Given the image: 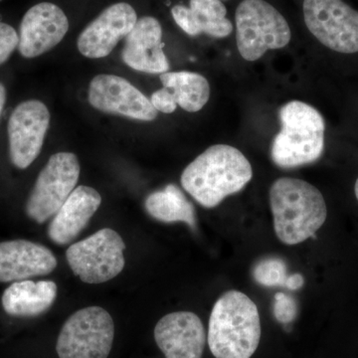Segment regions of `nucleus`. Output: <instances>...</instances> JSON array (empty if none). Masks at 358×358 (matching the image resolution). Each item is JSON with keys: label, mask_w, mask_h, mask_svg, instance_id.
Masks as SVG:
<instances>
[{"label": "nucleus", "mask_w": 358, "mask_h": 358, "mask_svg": "<svg viewBox=\"0 0 358 358\" xmlns=\"http://www.w3.org/2000/svg\"><path fill=\"white\" fill-rule=\"evenodd\" d=\"M171 14L176 24L190 36L207 34L225 38L233 31L227 9L221 0H190L189 7L176 6Z\"/></svg>", "instance_id": "18"}, {"label": "nucleus", "mask_w": 358, "mask_h": 358, "mask_svg": "<svg viewBox=\"0 0 358 358\" xmlns=\"http://www.w3.org/2000/svg\"><path fill=\"white\" fill-rule=\"evenodd\" d=\"M303 20L320 43L343 54L358 52V11L343 0H305Z\"/></svg>", "instance_id": "9"}, {"label": "nucleus", "mask_w": 358, "mask_h": 358, "mask_svg": "<svg viewBox=\"0 0 358 358\" xmlns=\"http://www.w3.org/2000/svg\"><path fill=\"white\" fill-rule=\"evenodd\" d=\"M145 208L160 222H183L192 229L196 228L194 206L176 185H167L162 189L150 193L145 199Z\"/></svg>", "instance_id": "20"}, {"label": "nucleus", "mask_w": 358, "mask_h": 358, "mask_svg": "<svg viewBox=\"0 0 358 358\" xmlns=\"http://www.w3.org/2000/svg\"><path fill=\"white\" fill-rule=\"evenodd\" d=\"M138 21L131 4L119 2L103 11L82 31L77 40L78 50L85 57H107L122 39L126 38Z\"/></svg>", "instance_id": "13"}, {"label": "nucleus", "mask_w": 358, "mask_h": 358, "mask_svg": "<svg viewBox=\"0 0 358 358\" xmlns=\"http://www.w3.org/2000/svg\"><path fill=\"white\" fill-rule=\"evenodd\" d=\"M159 79L164 88L173 94L178 106L186 112H199L210 98L208 81L199 73L166 72L160 74Z\"/></svg>", "instance_id": "21"}, {"label": "nucleus", "mask_w": 358, "mask_h": 358, "mask_svg": "<svg viewBox=\"0 0 358 358\" xmlns=\"http://www.w3.org/2000/svg\"><path fill=\"white\" fill-rule=\"evenodd\" d=\"M126 244L115 230L105 228L71 245L66 252L75 275L87 284H102L117 277L124 267Z\"/></svg>", "instance_id": "7"}, {"label": "nucleus", "mask_w": 358, "mask_h": 358, "mask_svg": "<svg viewBox=\"0 0 358 358\" xmlns=\"http://www.w3.org/2000/svg\"><path fill=\"white\" fill-rule=\"evenodd\" d=\"M0 1H2V0H0Z\"/></svg>", "instance_id": "29"}, {"label": "nucleus", "mask_w": 358, "mask_h": 358, "mask_svg": "<svg viewBox=\"0 0 358 358\" xmlns=\"http://www.w3.org/2000/svg\"><path fill=\"white\" fill-rule=\"evenodd\" d=\"M253 178V169L241 150L214 145L186 166L181 185L205 208L218 206L226 197L241 192Z\"/></svg>", "instance_id": "1"}, {"label": "nucleus", "mask_w": 358, "mask_h": 358, "mask_svg": "<svg viewBox=\"0 0 358 358\" xmlns=\"http://www.w3.org/2000/svg\"><path fill=\"white\" fill-rule=\"evenodd\" d=\"M114 338L110 313L100 307L85 308L66 320L56 352L59 358H108Z\"/></svg>", "instance_id": "6"}, {"label": "nucleus", "mask_w": 358, "mask_h": 358, "mask_svg": "<svg viewBox=\"0 0 358 358\" xmlns=\"http://www.w3.org/2000/svg\"><path fill=\"white\" fill-rule=\"evenodd\" d=\"M273 313L278 322L284 324H289L296 317L298 306L293 296L284 293H278L275 296Z\"/></svg>", "instance_id": "23"}, {"label": "nucleus", "mask_w": 358, "mask_h": 358, "mask_svg": "<svg viewBox=\"0 0 358 358\" xmlns=\"http://www.w3.org/2000/svg\"><path fill=\"white\" fill-rule=\"evenodd\" d=\"M69 30L64 11L51 2L32 6L23 16L18 51L24 58L39 57L57 46Z\"/></svg>", "instance_id": "12"}, {"label": "nucleus", "mask_w": 358, "mask_h": 358, "mask_svg": "<svg viewBox=\"0 0 358 358\" xmlns=\"http://www.w3.org/2000/svg\"><path fill=\"white\" fill-rule=\"evenodd\" d=\"M92 107L110 115L141 122L155 121L157 110L140 90L124 78L102 74L93 78L89 86Z\"/></svg>", "instance_id": "11"}, {"label": "nucleus", "mask_w": 358, "mask_h": 358, "mask_svg": "<svg viewBox=\"0 0 358 358\" xmlns=\"http://www.w3.org/2000/svg\"><path fill=\"white\" fill-rule=\"evenodd\" d=\"M56 267L57 259L43 245L27 240L0 243V282L49 275Z\"/></svg>", "instance_id": "16"}, {"label": "nucleus", "mask_w": 358, "mask_h": 358, "mask_svg": "<svg viewBox=\"0 0 358 358\" xmlns=\"http://www.w3.org/2000/svg\"><path fill=\"white\" fill-rule=\"evenodd\" d=\"M355 196H357V199L358 201V178L357 179V182H355Z\"/></svg>", "instance_id": "28"}, {"label": "nucleus", "mask_w": 358, "mask_h": 358, "mask_svg": "<svg viewBox=\"0 0 358 358\" xmlns=\"http://www.w3.org/2000/svg\"><path fill=\"white\" fill-rule=\"evenodd\" d=\"M80 178V164L72 152L52 155L39 173L26 204L28 217L42 224L64 204Z\"/></svg>", "instance_id": "8"}, {"label": "nucleus", "mask_w": 358, "mask_h": 358, "mask_svg": "<svg viewBox=\"0 0 358 358\" xmlns=\"http://www.w3.org/2000/svg\"><path fill=\"white\" fill-rule=\"evenodd\" d=\"M221 1H222V0H221Z\"/></svg>", "instance_id": "30"}, {"label": "nucleus", "mask_w": 358, "mask_h": 358, "mask_svg": "<svg viewBox=\"0 0 358 358\" xmlns=\"http://www.w3.org/2000/svg\"><path fill=\"white\" fill-rule=\"evenodd\" d=\"M102 203L100 193L89 186H78L56 212L49 224L48 236L54 243H71L86 228Z\"/></svg>", "instance_id": "17"}, {"label": "nucleus", "mask_w": 358, "mask_h": 358, "mask_svg": "<svg viewBox=\"0 0 358 358\" xmlns=\"http://www.w3.org/2000/svg\"><path fill=\"white\" fill-rule=\"evenodd\" d=\"M122 58L131 69L148 74L169 72V61L164 51L162 28L159 21L152 16H145L126 37Z\"/></svg>", "instance_id": "15"}, {"label": "nucleus", "mask_w": 358, "mask_h": 358, "mask_svg": "<svg viewBox=\"0 0 358 358\" xmlns=\"http://www.w3.org/2000/svg\"><path fill=\"white\" fill-rule=\"evenodd\" d=\"M281 131L273 140L271 159L281 169L313 164L324 150L326 122L322 114L305 102L291 101L279 110Z\"/></svg>", "instance_id": "4"}, {"label": "nucleus", "mask_w": 358, "mask_h": 358, "mask_svg": "<svg viewBox=\"0 0 358 358\" xmlns=\"http://www.w3.org/2000/svg\"><path fill=\"white\" fill-rule=\"evenodd\" d=\"M289 275L286 263L279 258L264 259L254 268V279L264 287H285Z\"/></svg>", "instance_id": "22"}, {"label": "nucleus", "mask_w": 358, "mask_h": 358, "mask_svg": "<svg viewBox=\"0 0 358 358\" xmlns=\"http://www.w3.org/2000/svg\"><path fill=\"white\" fill-rule=\"evenodd\" d=\"M261 334L258 308L247 294L228 291L214 303L207 334L214 357L251 358Z\"/></svg>", "instance_id": "3"}, {"label": "nucleus", "mask_w": 358, "mask_h": 358, "mask_svg": "<svg viewBox=\"0 0 358 358\" xmlns=\"http://www.w3.org/2000/svg\"><path fill=\"white\" fill-rule=\"evenodd\" d=\"M6 102V89L4 85L0 83V117H1L2 110Z\"/></svg>", "instance_id": "27"}, {"label": "nucleus", "mask_w": 358, "mask_h": 358, "mask_svg": "<svg viewBox=\"0 0 358 358\" xmlns=\"http://www.w3.org/2000/svg\"><path fill=\"white\" fill-rule=\"evenodd\" d=\"M274 229L282 243L300 244L315 237L327 217L324 195L303 179L282 178L270 188Z\"/></svg>", "instance_id": "2"}, {"label": "nucleus", "mask_w": 358, "mask_h": 358, "mask_svg": "<svg viewBox=\"0 0 358 358\" xmlns=\"http://www.w3.org/2000/svg\"><path fill=\"white\" fill-rule=\"evenodd\" d=\"M150 103L157 112L164 113V114H173L178 107L173 94L164 87L152 94L150 96Z\"/></svg>", "instance_id": "25"}, {"label": "nucleus", "mask_w": 358, "mask_h": 358, "mask_svg": "<svg viewBox=\"0 0 358 358\" xmlns=\"http://www.w3.org/2000/svg\"><path fill=\"white\" fill-rule=\"evenodd\" d=\"M155 339L166 358H202L206 331L194 313L176 312L159 320Z\"/></svg>", "instance_id": "14"}, {"label": "nucleus", "mask_w": 358, "mask_h": 358, "mask_svg": "<svg viewBox=\"0 0 358 358\" xmlns=\"http://www.w3.org/2000/svg\"><path fill=\"white\" fill-rule=\"evenodd\" d=\"M303 282H305V280L301 274L289 275L286 288L292 289V291H296V289H301L303 286Z\"/></svg>", "instance_id": "26"}, {"label": "nucleus", "mask_w": 358, "mask_h": 358, "mask_svg": "<svg viewBox=\"0 0 358 358\" xmlns=\"http://www.w3.org/2000/svg\"><path fill=\"white\" fill-rule=\"evenodd\" d=\"M235 21L238 51L249 62L291 41L288 21L265 0H243L237 7Z\"/></svg>", "instance_id": "5"}, {"label": "nucleus", "mask_w": 358, "mask_h": 358, "mask_svg": "<svg viewBox=\"0 0 358 358\" xmlns=\"http://www.w3.org/2000/svg\"><path fill=\"white\" fill-rule=\"evenodd\" d=\"M20 36L13 26L0 21V65L4 64L18 47Z\"/></svg>", "instance_id": "24"}, {"label": "nucleus", "mask_w": 358, "mask_h": 358, "mask_svg": "<svg viewBox=\"0 0 358 358\" xmlns=\"http://www.w3.org/2000/svg\"><path fill=\"white\" fill-rule=\"evenodd\" d=\"M49 124L50 112L41 101H25L14 109L7 128L14 166L25 169L31 166L41 152Z\"/></svg>", "instance_id": "10"}, {"label": "nucleus", "mask_w": 358, "mask_h": 358, "mask_svg": "<svg viewBox=\"0 0 358 358\" xmlns=\"http://www.w3.org/2000/svg\"><path fill=\"white\" fill-rule=\"evenodd\" d=\"M57 296V285L53 281L14 282L2 294V307L13 317H37L51 308Z\"/></svg>", "instance_id": "19"}]
</instances>
